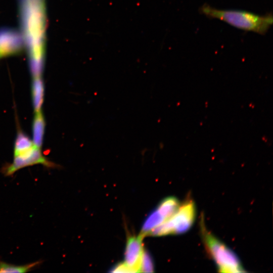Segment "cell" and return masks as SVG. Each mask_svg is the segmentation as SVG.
Instances as JSON below:
<instances>
[{"mask_svg":"<svg viewBox=\"0 0 273 273\" xmlns=\"http://www.w3.org/2000/svg\"><path fill=\"white\" fill-rule=\"evenodd\" d=\"M34 144L29 137L23 132H18L14 145V154L23 152L34 146Z\"/></svg>","mask_w":273,"mask_h":273,"instance_id":"13","label":"cell"},{"mask_svg":"<svg viewBox=\"0 0 273 273\" xmlns=\"http://www.w3.org/2000/svg\"><path fill=\"white\" fill-rule=\"evenodd\" d=\"M23 27L29 49L31 72L43 71L46 13L43 0H21Z\"/></svg>","mask_w":273,"mask_h":273,"instance_id":"1","label":"cell"},{"mask_svg":"<svg viewBox=\"0 0 273 273\" xmlns=\"http://www.w3.org/2000/svg\"><path fill=\"white\" fill-rule=\"evenodd\" d=\"M40 261L30 263L22 265H16L3 261H0V272H26L38 266Z\"/></svg>","mask_w":273,"mask_h":273,"instance_id":"12","label":"cell"},{"mask_svg":"<svg viewBox=\"0 0 273 273\" xmlns=\"http://www.w3.org/2000/svg\"><path fill=\"white\" fill-rule=\"evenodd\" d=\"M43 95L44 85L41 77H33L32 83V97L35 112L41 110Z\"/></svg>","mask_w":273,"mask_h":273,"instance_id":"10","label":"cell"},{"mask_svg":"<svg viewBox=\"0 0 273 273\" xmlns=\"http://www.w3.org/2000/svg\"><path fill=\"white\" fill-rule=\"evenodd\" d=\"M166 220L163 215L156 208L148 215L145 220L140 234L143 237L148 235L152 230L162 223Z\"/></svg>","mask_w":273,"mask_h":273,"instance_id":"9","label":"cell"},{"mask_svg":"<svg viewBox=\"0 0 273 273\" xmlns=\"http://www.w3.org/2000/svg\"><path fill=\"white\" fill-rule=\"evenodd\" d=\"M196 216L195 204L189 197L172 216L152 230L148 235L158 237L186 233L193 225Z\"/></svg>","mask_w":273,"mask_h":273,"instance_id":"4","label":"cell"},{"mask_svg":"<svg viewBox=\"0 0 273 273\" xmlns=\"http://www.w3.org/2000/svg\"><path fill=\"white\" fill-rule=\"evenodd\" d=\"M143 237L139 235L127 237L124 252V263L136 272L140 271V263L144 253Z\"/></svg>","mask_w":273,"mask_h":273,"instance_id":"7","label":"cell"},{"mask_svg":"<svg viewBox=\"0 0 273 273\" xmlns=\"http://www.w3.org/2000/svg\"><path fill=\"white\" fill-rule=\"evenodd\" d=\"M201 14L210 18L219 19L237 28L264 34L272 24L271 13L259 15L238 10H220L204 4L200 8Z\"/></svg>","mask_w":273,"mask_h":273,"instance_id":"2","label":"cell"},{"mask_svg":"<svg viewBox=\"0 0 273 273\" xmlns=\"http://www.w3.org/2000/svg\"><path fill=\"white\" fill-rule=\"evenodd\" d=\"M140 271L145 272L154 271V264L152 257L147 251H144L140 263Z\"/></svg>","mask_w":273,"mask_h":273,"instance_id":"14","label":"cell"},{"mask_svg":"<svg viewBox=\"0 0 273 273\" xmlns=\"http://www.w3.org/2000/svg\"><path fill=\"white\" fill-rule=\"evenodd\" d=\"M38 164L49 167L55 166L43 156L40 148L34 145L23 152L14 154L13 162L4 167L3 172L6 176H10L21 168Z\"/></svg>","mask_w":273,"mask_h":273,"instance_id":"5","label":"cell"},{"mask_svg":"<svg viewBox=\"0 0 273 273\" xmlns=\"http://www.w3.org/2000/svg\"><path fill=\"white\" fill-rule=\"evenodd\" d=\"M180 204L176 198L171 196L161 201L156 208L167 220L175 213Z\"/></svg>","mask_w":273,"mask_h":273,"instance_id":"11","label":"cell"},{"mask_svg":"<svg viewBox=\"0 0 273 273\" xmlns=\"http://www.w3.org/2000/svg\"><path fill=\"white\" fill-rule=\"evenodd\" d=\"M44 127V119L41 110L35 112L32 123V142L39 148L42 144Z\"/></svg>","mask_w":273,"mask_h":273,"instance_id":"8","label":"cell"},{"mask_svg":"<svg viewBox=\"0 0 273 273\" xmlns=\"http://www.w3.org/2000/svg\"><path fill=\"white\" fill-rule=\"evenodd\" d=\"M113 272H135V270L128 266L124 262L119 263L115 265L111 269Z\"/></svg>","mask_w":273,"mask_h":273,"instance_id":"15","label":"cell"},{"mask_svg":"<svg viewBox=\"0 0 273 273\" xmlns=\"http://www.w3.org/2000/svg\"><path fill=\"white\" fill-rule=\"evenodd\" d=\"M200 224L202 237L206 250L215 262L219 272H244L236 253L206 229L203 220H202Z\"/></svg>","mask_w":273,"mask_h":273,"instance_id":"3","label":"cell"},{"mask_svg":"<svg viewBox=\"0 0 273 273\" xmlns=\"http://www.w3.org/2000/svg\"><path fill=\"white\" fill-rule=\"evenodd\" d=\"M23 46V38L18 31L11 28L0 29V59L18 54Z\"/></svg>","mask_w":273,"mask_h":273,"instance_id":"6","label":"cell"}]
</instances>
